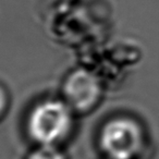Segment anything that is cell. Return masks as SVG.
<instances>
[{"instance_id":"cell-2","label":"cell","mask_w":159,"mask_h":159,"mask_svg":"<svg viewBox=\"0 0 159 159\" xmlns=\"http://www.w3.org/2000/svg\"><path fill=\"white\" fill-rule=\"evenodd\" d=\"M143 125L132 117L119 116L109 119L98 133V148L106 159H139L146 147Z\"/></svg>"},{"instance_id":"cell-1","label":"cell","mask_w":159,"mask_h":159,"mask_svg":"<svg viewBox=\"0 0 159 159\" xmlns=\"http://www.w3.org/2000/svg\"><path fill=\"white\" fill-rule=\"evenodd\" d=\"M25 129L34 145L62 147L73 134L74 111L63 99L43 100L31 109Z\"/></svg>"},{"instance_id":"cell-3","label":"cell","mask_w":159,"mask_h":159,"mask_svg":"<svg viewBox=\"0 0 159 159\" xmlns=\"http://www.w3.org/2000/svg\"><path fill=\"white\" fill-rule=\"evenodd\" d=\"M63 100L74 113L93 110L102 97L99 80L85 69H77L69 74L63 84Z\"/></svg>"},{"instance_id":"cell-4","label":"cell","mask_w":159,"mask_h":159,"mask_svg":"<svg viewBox=\"0 0 159 159\" xmlns=\"http://www.w3.org/2000/svg\"><path fill=\"white\" fill-rule=\"evenodd\" d=\"M25 159H69L66 152L59 146L35 145Z\"/></svg>"},{"instance_id":"cell-6","label":"cell","mask_w":159,"mask_h":159,"mask_svg":"<svg viewBox=\"0 0 159 159\" xmlns=\"http://www.w3.org/2000/svg\"><path fill=\"white\" fill-rule=\"evenodd\" d=\"M102 159H106V158H102Z\"/></svg>"},{"instance_id":"cell-5","label":"cell","mask_w":159,"mask_h":159,"mask_svg":"<svg viewBox=\"0 0 159 159\" xmlns=\"http://www.w3.org/2000/svg\"><path fill=\"white\" fill-rule=\"evenodd\" d=\"M8 106H9V99H8L7 92L2 86H0V120L7 112Z\"/></svg>"}]
</instances>
